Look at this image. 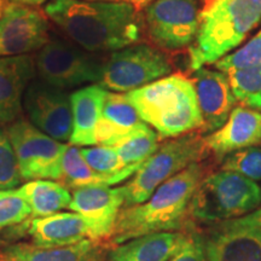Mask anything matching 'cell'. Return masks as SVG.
I'll return each instance as SVG.
<instances>
[{
    "mask_svg": "<svg viewBox=\"0 0 261 261\" xmlns=\"http://www.w3.org/2000/svg\"><path fill=\"white\" fill-rule=\"evenodd\" d=\"M44 12L68 40L91 54L121 50L143 39L144 18L126 3L50 0Z\"/></svg>",
    "mask_w": 261,
    "mask_h": 261,
    "instance_id": "obj_1",
    "label": "cell"
},
{
    "mask_svg": "<svg viewBox=\"0 0 261 261\" xmlns=\"http://www.w3.org/2000/svg\"><path fill=\"white\" fill-rule=\"evenodd\" d=\"M203 174L200 163H192L163 182L145 202L122 208L110 237L112 243L116 246L150 233L180 232Z\"/></svg>",
    "mask_w": 261,
    "mask_h": 261,
    "instance_id": "obj_2",
    "label": "cell"
},
{
    "mask_svg": "<svg viewBox=\"0 0 261 261\" xmlns=\"http://www.w3.org/2000/svg\"><path fill=\"white\" fill-rule=\"evenodd\" d=\"M143 122L158 133L160 140L178 138L201 129L202 116L192 80L171 74L126 93Z\"/></svg>",
    "mask_w": 261,
    "mask_h": 261,
    "instance_id": "obj_3",
    "label": "cell"
},
{
    "mask_svg": "<svg viewBox=\"0 0 261 261\" xmlns=\"http://www.w3.org/2000/svg\"><path fill=\"white\" fill-rule=\"evenodd\" d=\"M261 21V0H204L198 31L189 47L190 68L217 63L242 42Z\"/></svg>",
    "mask_w": 261,
    "mask_h": 261,
    "instance_id": "obj_4",
    "label": "cell"
},
{
    "mask_svg": "<svg viewBox=\"0 0 261 261\" xmlns=\"http://www.w3.org/2000/svg\"><path fill=\"white\" fill-rule=\"evenodd\" d=\"M261 204L256 181L233 172L219 171L202 179L190 205V213L204 223H223L246 217Z\"/></svg>",
    "mask_w": 261,
    "mask_h": 261,
    "instance_id": "obj_5",
    "label": "cell"
},
{
    "mask_svg": "<svg viewBox=\"0 0 261 261\" xmlns=\"http://www.w3.org/2000/svg\"><path fill=\"white\" fill-rule=\"evenodd\" d=\"M208 150L204 138L197 133H188L162 143L150 158L140 165L130 180L122 185L125 204L132 207L145 202L163 182L203 159Z\"/></svg>",
    "mask_w": 261,
    "mask_h": 261,
    "instance_id": "obj_6",
    "label": "cell"
},
{
    "mask_svg": "<svg viewBox=\"0 0 261 261\" xmlns=\"http://www.w3.org/2000/svg\"><path fill=\"white\" fill-rule=\"evenodd\" d=\"M171 62L165 52L151 45H129L114 51L103 62L99 84L109 92L128 93L171 75Z\"/></svg>",
    "mask_w": 261,
    "mask_h": 261,
    "instance_id": "obj_7",
    "label": "cell"
},
{
    "mask_svg": "<svg viewBox=\"0 0 261 261\" xmlns=\"http://www.w3.org/2000/svg\"><path fill=\"white\" fill-rule=\"evenodd\" d=\"M39 80L67 91L86 84H99L103 62L70 40L51 38L34 56Z\"/></svg>",
    "mask_w": 261,
    "mask_h": 261,
    "instance_id": "obj_8",
    "label": "cell"
},
{
    "mask_svg": "<svg viewBox=\"0 0 261 261\" xmlns=\"http://www.w3.org/2000/svg\"><path fill=\"white\" fill-rule=\"evenodd\" d=\"M5 130L22 180H62V161L68 144L42 133L23 117L6 126Z\"/></svg>",
    "mask_w": 261,
    "mask_h": 261,
    "instance_id": "obj_9",
    "label": "cell"
},
{
    "mask_svg": "<svg viewBox=\"0 0 261 261\" xmlns=\"http://www.w3.org/2000/svg\"><path fill=\"white\" fill-rule=\"evenodd\" d=\"M198 14L197 0H152L143 17L145 32L162 51L190 47L197 35Z\"/></svg>",
    "mask_w": 261,
    "mask_h": 261,
    "instance_id": "obj_10",
    "label": "cell"
},
{
    "mask_svg": "<svg viewBox=\"0 0 261 261\" xmlns=\"http://www.w3.org/2000/svg\"><path fill=\"white\" fill-rule=\"evenodd\" d=\"M50 19L35 6L8 3L0 9V58L31 55L50 41Z\"/></svg>",
    "mask_w": 261,
    "mask_h": 261,
    "instance_id": "obj_11",
    "label": "cell"
},
{
    "mask_svg": "<svg viewBox=\"0 0 261 261\" xmlns=\"http://www.w3.org/2000/svg\"><path fill=\"white\" fill-rule=\"evenodd\" d=\"M23 109L28 121L58 142H69L73 130L70 94L41 80H33L25 90Z\"/></svg>",
    "mask_w": 261,
    "mask_h": 261,
    "instance_id": "obj_12",
    "label": "cell"
},
{
    "mask_svg": "<svg viewBox=\"0 0 261 261\" xmlns=\"http://www.w3.org/2000/svg\"><path fill=\"white\" fill-rule=\"evenodd\" d=\"M203 243L208 261H261V226L244 217L217 225Z\"/></svg>",
    "mask_w": 261,
    "mask_h": 261,
    "instance_id": "obj_13",
    "label": "cell"
},
{
    "mask_svg": "<svg viewBox=\"0 0 261 261\" xmlns=\"http://www.w3.org/2000/svg\"><path fill=\"white\" fill-rule=\"evenodd\" d=\"M125 200L121 187H85L71 192L69 210L80 214L96 242L113 236Z\"/></svg>",
    "mask_w": 261,
    "mask_h": 261,
    "instance_id": "obj_14",
    "label": "cell"
},
{
    "mask_svg": "<svg viewBox=\"0 0 261 261\" xmlns=\"http://www.w3.org/2000/svg\"><path fill=\"white\" fill-rule=\"evenodd\" d=\"M202 116V132H215L226 122L237 103L230 79L219 70L202 67L192 80Z\"/></svg>",
    "mask_w": 261,
    "mask_h": 261,
    "instance_id": "obj_15",
    "label": "cell"
},
{
    "mask_svg": "<svg viewBox=\"0 0 261 261\" xmlns=\"http://www.w3.org/2000/svg\"><path fill=\"white\" fill-rule=\"evenodd\" d=\"M261 142V113L246 107H236L226 122L204 138L205 149L219 158Z\"/></svg>",
    "mask_w": 261,
    "mask_h": 261,
    "instance_id": "obj_16",
    "label": "cell"
},
{
    "mask_svg": "<svg viewBox=\"0 0 261 261\" xmlns=\"http://www.w3.org/2000/svg\"><path fill=\"white\" fill-rule=\"evenodd\" d=\"M31 55L0 58V125H10L21 117L23 97L35 77Z\"/></svg>",
    "mask_w": 261,
    "mask_h": 261,
    "instance_id": "obj_17",
    "label": "cell"
},
{
    "mask_svg": "<svg viewBox=\"0 0 261 261\" xmlns=\"http://www.w3.org/2000/svg\"><path fill=\"white\" fill-rule=\"evenodd\" d=\"M23 228L32 244L40 248H62L91 240L90 231L80 214L60 212L44 218H28Z\"/></svg>",
    "mask_w": 261,
    "mask_h": 261,
    "instance_id": "obj_18",
    "label": "cell"
},
{
    "mask_svg": "<svg viewBox=\"0 0 261 261\" xmlns=\"http://www.w3.org/2000/svg\"><path fill=\"white\" fill-rule=\"evenodd\" d=\"M107 254V248L92 240L62 248H40L18 242L0 250V261H106Z\"/></svg>",
    "mask_w": 261,
    "mask_h": 261,
    "instance_id": "obj_19",
    "label": "cell"
},
{
    "mask_svg": "<svg viewBox=\"0 0 261 261\" xmlns=\"http://www.w3.org/2000/svg\"><path fill=\"white\" fill-rule=\"evenodd\" d=\"M188 241L181 231L145 234L108 249L106 261H168Z\"/></svg>",
    "mask_w": 261,
    "mask_h": 261,
    "instance_id": "obj_20",
    "label": "cell"
},
{
    "mask_svg": "<svg viewBox=\"0 0 261 261\" xmlns=\"http://www.w3.org/2000/svg\"><path fill=\"white\" fill-rule=\"evenodd\" d=\"M108 91L100 85L84 86L70 94L73 130L69 144L84 148L94 146V133L102 117L103 106Z\"/></svg>",
    "mask_w": 261,
    "mask_h": 261,
    "instance_id": "obj_21",
    "label": "cell"
},
{
    "mask_svg": "<svg viewBox=\"0 0 261 261\" xmlns=\"http://www.w3.org/2000/svg\"><path fill=\"white\" fill-rule=\"evenodd\" d=\"M142 163L127 166L116 174H100L94 172L87 165L81 155L80 148L75 145H68L65 149L63 161H62V180L60 182L70 190H76L85 187H113L127 180L138 171Z\"/></svg>",
    "mask_w": 261,
    "mask_h": 261,
    "instance_id": "obj_22",
    "label": "cell"
},
{
    "mask_svg": "<svg viewBox=\"0 0 261 261\" xmlns=\"http://www.w3.org/2000/svg\"><path fill=\"white\" fill-rule=\"evenodd\" d=\"M139 122L142 120L126 94L108 91L102 117L94 133L96 145L112 146Z\"/></svg>",
    "mask_w": 261,
    "mask_h": 261,
    "instance_id": "obj_23",
    "label": "cell"
},
{
    "mask_svg": "<svg viewBox=\"0 0 261 261\" xmlns=\"http://www.w3.org/2000/svg\"><path fill=\"white\" fill-rule=\"evenodd\" d=\"M31 210L32 219L69 210L71 192L60 181L32 180L16 189Z\"/></svg>",
    "mask_w": 261,
    "mask_h": 261,
    "instance_id": "obj_24",
    "label": "cell"
},
{
    "mask_svg": "<svg viewBox=\"0 0 261 261\" xmlns=\"http://www.w3.org/2000/svg\"><path fill=\"white\" fill-rule=\"evenodd\" d=\"M159 136L145 122H139L110 146L126 166L143 163L159 149Z\"/></svg>",
    "mask_w": 261,
    "mask_h": 261,
    "instance_id": "obj_25",
    "label": "cell"
},
{
    "mask_svg": "<svg viewBox=\"0 0 261 261\" xmlns=\"http://www.w3.org/2000/svg\"><path fill=\"white\" fill-rule=\"evenodd\" d=\"M237 102L261 113V68L227 75Z\"/></svg>",
    "mask_w": 261,
    "mask_h": 261,
    "instance_id": "obj_26",
    "label": "cell"
},
{
    "mask_svg": "<svg viewBox=\"0 0 261 261\" xmlns=\"http://www.w3.org/2000/svg\"><path fill=\"white\" fill-rule=\"evenodd\" d=\"M214 65L217 70L226 75L261 68V34L255 35L243 47L220 58Z\"/></svg>",
    "mask_w": 261,
    "mask_h": 261,
    "instance_id": "obj_27",
    "label": "cell"
},
{
    "mask_svg": "<svg viewBox=\"0 0 261 261\" xmlns=\"http://www.w3.org/2000/svg\"><path fill=\"white\" fill-rule=\"evenodd\" d=\"M221 171L237 173L253 181L261 180V148L252 146L227 155Z\"/></svg>",
    "mask_w": 261,
    "mask_h": 261,
    "instance_id": "obj_28",
    "label": "cell"
},
{
    "mask_svg": "<svg viewBox=\"0 0 261 261\" xmlns=\"http://www.w3.org/2000/svg\"><path fill=\"white\" fill-rule=\"evenodd\" d=\"M22 177L18 163L5 128L0 127V191L16 190L21 187Z\"/></svg>",
    "mask_w": 261,
    "mask_h": 261,
    "instance_id": "obj_29",
    "label": "cell"
},
{
    "mask_svg": "<svg viewBox=\"0 0 261 261\" xmlns=\"http://www.w3.org/2000/svg\"><path fill=\"white\" fill-rule=\"evenodd\" d=\"M80 151L87 165L100 174H116L127 167L115 149L110 146H84L80 148Z\"/></svg>",
    "mask_w": 261,
    "mask_h": 261,
    "instance_id": "obj_30",
    "label": "cell"
},
{
    "mask_svg": "<svg viewBox=\"0 0 261 261\" xmlns=\"http://www.w3.org/2000/svg\"><path fill=\"white\" fill-rule=\"evenodd\" d=\"M29 217L31 210L17 190L0 191V230L24 223Z\"/></svg>",
    "mask_w": 261,
    "mask_h": 261,
    "instance_id": "obj_31",
    "label": "cell"
},
{
    "mask_svg": "<svg viewBox=\"0 0 261 261\" xmlns=\"http://www.w3.org/2000/svg\"><path fill=\"white\" fill-rule=\"evenodd\" d=\"M168 261H208L204 249L203 237L196 233L189 236L187 244Z\"/></svg>",
    "mask_w": 261,
    "mask_h": 261,
    "instance_id": "obj_32",
    "label": "cell"
},
{
    "mask_svg": "<svg viewBox=\"0 0 261 261\" xmlns=\"http://www.w3.org/2000/svg\"><path fill=\"white\" fill-rule=\"evenodd\" d=\"M85 2H108V3H126V4H130L136 6L137 9L145 8L149 5L152 0H85Z\"/></svg>",
    "mask_w": 261,
    "mask_h": 261,
    "instance_id": "obj_33",
    "label": "cell"
},
{
    "mask_svg": "<svg viewBox=\"0 0 261 261\" xmlns=\"http://www.w3.org/2000/svg\"><path fill=\"white\" fill-rule=\"evenodd\" d=\"M246 219L248 221H250V223L255 224V225H259V226H261V207L257 208L256 211H254L253 213L248 214L246 215Z\"/></svg>",
    "mask_w": 261,
    "mask_h": 261,
    "instance_id": "obj_34",
    "label": "cell"
},
{
    "mask_svg": "<svg viewBox=\"0 0 261 261\" xmlns=\"http://www.w3.org/2000/svg\"><path fill=\"white\" fill-rule=\"evenodd\" d=\"M14 3H18V4H24L29 6H38L44 4V3H48L50 0H11Z\"/></svg>",
    "mask_w": 261,
    "mask_h": 261,
    "instance_id": "obj_35",
    "label": "cell"
},
{
    "mask_svg": "<svg viewBox=\"0 0 261 261\" xmlns=\"http://www.w3.org/2000/svg\"><path fill=\"white\" fill-rule=\"evenodd\" d=\"M0 9H2V4H0Z\"/></svg>",
    "mask_w": 261,
    "mask_h": 261,
    "instance_id": "obj_36",
    "label": "cell"
},
{
    "mask_svg": "<svg viewBox=\"0 0 261 261\" xmlns=\"http://www.w3.org/2000/svg\"><path fill=\"white\" fill-rule=\"evenodd\" d=\"M259 34H261V31H260V33H259Z\"/></svg>",
    "mask_w": 261,
    "mask_h": 261,
    "instance_id": "obj_37",
    "label": "cell"
}]
</instances>
